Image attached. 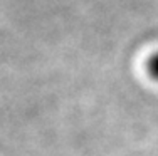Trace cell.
Listing matches in <instances>:
<instances>
[{
    "label": "cell",
    "mask_w": 158,
    "mask_h": 156,
    "mask_svg": "<svg viewBox=\"0 0 158 156\" xmlns=\"http://www.w3.org/2000/svg\"><path fill=\"white\" fill-rule=\"evenodd\" d=\"M146 70L155 81H158V52H153L146 62Z\"/></svg>",
    "instance_id": "obj_1"
}]
</instances>
